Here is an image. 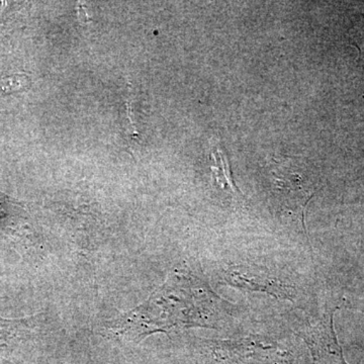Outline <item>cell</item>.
Segmentation results:
<instances>
[{"instance_id": "6da1fadb", "label": "cell", "mask_w": 364, "mask_h": 364, "mask_svg": "<svg viewBox=\"0 0 364 364\" xmlns=\"http://www.w3.org/2000/svg\"><path fill=\"white\" fill-rule=\"evenodd\" d=\"M221 299L195 275L174 272L147 301L111 326L122 338L139 342L157 332L186 328H215L220 318Z\"/></svg>"}, {"instance_id": "7a4b0ae2", "label": "cell", "mask_w": 364, "mask_h": 364, "mask_svg": "<svg viewBox=\"0 0 364 364\" xmlns=\"http://www.w3.org/2000/svg\"><path fill=\"white\" fill-rule=\"evenodd\" d=\"M334 311L329 317L304 334L303 338L310 348L314 364H348L345 361L333 327Z\"/></svg>"}, {"instance_id": "3957f363", "label": "cell", "mask_w": 364, "mask_h": 364, "mask_svg": "<svg viewBox=\"0 0 364 364\" xmlns=\"http://www.w3.org/2000/svg\"><path fill=\"white\" fill-rule=\"evenodd\" d=\"M210 156H212L213 162H214L210 168H212L213 176H214L217 183L222 188H229L232 193H241L239 188H237L236 183H235L229 161H228L222 150L220 148H215L213 150Z\"/></svg>"}, {"instance_id": "277c9868", "label": "cell", "mask_w": 364, "mask_h": 364, "mask_svg": "<svg viewBox=\"0 0 364 364\" xmlns=\"http://www.w3.org/2000/svg\"><path fill=\"white\" fill-rule=\"evenodd\" d=\"M30 85V78L25 74H13L0 77V98L25 91Z\"/></svg>"}, {"instance_id": "5b68a950", "label": "cell", "mask_w": 364, "mask_h": 364, "mask_svg": "<svg viewBox=\"0 0 364 364\" xmlns=\"http://www.w3.org/2000/svg\"><path fill=\"white\" fill-rule=\"evenodd\" d=\"M131 104L132 100H130V97H129V100H127L126 102L127 121H128V133L129 135L133 136V138H136V136H138V132H136L135 124L133 123V119H132Z\"/></svg>"}]
</instances>
